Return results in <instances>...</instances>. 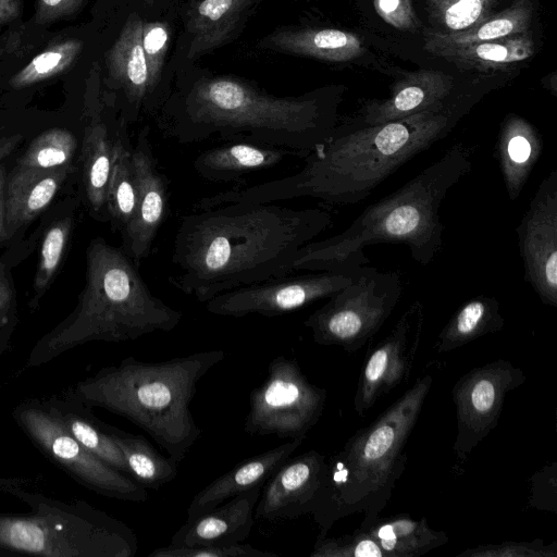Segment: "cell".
<instances>
[{"instance_id":"1","label":"cell","mask_w":557,"mask_h":557,"mask_svg":"<svg viewBox=\"0 0 557 557\" xmlns=\"http://www.w3.org/2000/svg\"><path fill=\"white\" fill-rule=\"evenodd\" d=\"M171 91L156 115L158 128L184 145L212 136L297 151L323 144L338 123L342 86L280 97L234 75L174 58Z\"/></svg>"},{"instance_id":"2","label":"cell","mask_w":557,"mask_h":557,"mask_svg":"<svg viewBox=\"0 0 557 557\" xmlns=\"http://www.w3.org/2000/svg\"><path fill=\"white\" fill-rule=\"evenodd\" d=\"M332 224L329 211L275 202H228L182 215L169 282L206 302L292 272L298 250Z\"/></svg>"},{"instance_id":"3","label":"cell","mask_w":557,"mask_h":557,"mask_svg":"<svg viewBox=\"0 0 557 557\" xmlns=\"http://www.w3.org/2000/svg\"><path fill=\"white\" fill-rule=\"evenodd\" d=\"M479 100L467 98L377 125L347 128L337 123L295 174L203 197L194 208L302 197L338 206L358 203L400 166L445 138Z\"/></svg>"},{"instance_id":"4","label":"cell","mask_w":557,"mask_h":557,"mask_svg":"<svg viewBox=\"0 0 557 557\" xmlns=\"http://www.w3.org/2000/svg\"><path fill=\"white\" fill-rule=\"evenodd\" d=\"M471 150L457 143L403 186L368 206L342 233L302 246L295 271H352L369 263V245L404 244L428 265L443 246L440 209L448 191L472 169Z\"/></svg>"},{"instance_id":"5","label":"cell","mask_w":557,"mask_h":557,"mask_svg":"<svg viewBox=\"0 0 557 557\" xmlns=\"http://www.w3.org/2000/svg\"><path fill=\"white\" fill-rule=\"evenodd\" d=\"M225 357L222 349L161 362L126 357L66 392L85 405L119 414L148 433L177 465L200 436L190 411L198 382Z\"/></svg>"},{"instance_id":"6","label":"cell","mask_w":557,"mask_h":557,"mask_svg":"<svg viewBox=\"0 0 557 557\" xmlns=\"http://www.w3.org/2000/svg\"><path fill=\"white\" fill-rule=\"evenodd\" d=\"M182 319V311L152 294L123 250L98 238L88 249L86 285L76 309L35 344L26 366L40 367L89 342L170 332Z\"/></svg>"},{"instance_id":"7","label":"cell","mask_w":557,"mask_h":557,"mask_svg":"<svg viewBox=\"0 0 557 557\" xmlns=\"http://www.w3.org/2000/svg\"><path fill=\"white\" fill-rule=\"evenodd\" d=\"M423 375L377 419L356 432L325 461L321 488L312 511L318 537L348 516L363 515L360 527L375 520L404 472L405 447L432 386Z\"/></svg>"},{"instance_id":"8","label":"cell","mask_w":557,"mask_h":557,"mask_svg":"<svg viewBox=\"0 0 557 557\" xmlns=\"http://www.w3.org/2000/svg\"><path fill=\"white\" fill-rule=\"evenodd\" d=\"M0 492L29 507L0 512V549L44 557H134L138 539L123 521L83 499L42 493L29 478H0Z\"/></svg>"},{"instance_id":"9","label":"cell","mask_w":557,"mask_h":557,"mask_svg":"<svg viewBox=\"0 0 557 557\" xmlns=\"http://www.w3.org/2000/svg\"><path fill=\"white\" fill-rule=\"evenodd\" d=\"M401 274L364 264L356 277L313 311L304 325L319 345L355 352L383 326L403 295Z\"/></svg>"},{"instance_id":"10","label":"cell","mask_w":557,"mask_h":557,"mask_svg":"<svg viewBox=\"0 0 557 557\" xmlns=\"http://www.w3.org/2000/svg\"><path fill=\"white\" fill-rule=\"evenodd\" d=\"M12 416L42 455L86 488L125 502L148 499L146 487L79 444L52 414L45 400H24L14 408Z\"/></svg>"},{"instance_id":"11","label":"cell","mask_w":557,"mask_h":557,"mask_svg":"<svg viewBox=\"0 0 557 557\" xmlns=\"http://www.w3.org/2000/svg\"><path fill=\"white\" fill-rule=\"evenodd\" d=\"M326 391L312 384L294 358L277 356L265 380L249 396L244 430L258 436L302 438L320 420Z\"/></svg>"},{"instance_id":"12","label":"cell","mask_w":557,"mask_h":557,"mask_svg":"<svg viewBox=\"0 0 557 557\" xmlns=\"http://www.w3.org/2000/svg\"><path fill=\"white\" fill-rule=\"evenodd\" d=\"M360 269L272 277L219 294L206 301V310L215 315L233 318L282 315L329 298L351 283Z\"/></svg>"},{"instance_id":"13","label":"cell","mask_w":557,"mask_h":557,"mask_svg":"<svg viewBox=\"0 0 557 557\" xmlns=\"http://www.w3.org/2000/svg\"><path fill=\"white\" fill-rule=\"evenodd\" d=\"M525 379L522 369L498 359L470 370L455 383L457 435L453 450L459 462L496 428L507 394Z\"/></svg>"},{"instance_id":"14","label":"cell","mask_w":557,"mask_h":557,"mask_svg":"<svg viewBox=\"0 0 557 557\" xmlns=\"http://www.w3.org/2000/svg\"><path fill=\"white\" fill-rule=\"evenodd\" d=\"M487 90L479 82H461L436 69L404 72L391 85L386 98L367 100L338 125L355 128L383 124L467 98L480 99Z\"/></svg>"},{"instance_id":"15","label":"cell","mask_w":557,"mask_h":557,"mask_svg":"<svg viewBox=\"0 0 557 557\" xmlns=\"http://www.w3.org/2000/svg\"><path fill=\"white\" fill-rule=\"evenodd\" d=\"M523 278L546 306L557 307V170L540 183L516 227Z\"/></svg>"},{"instance_id":"16","label":"cell","mask_w":557,"mask_h":557,"mask_svg":"<svg viewBox=\"0 0 557 557\" xmlns=\"http://www.w3.org/2000/svg\"><path fill=\"white\" fill-rule=\"evenodd\" d=\"M424 325V308L412 301L389 333L364 359L355 396V411L363 417L376 401L411 375Z\"/></svg>"},{"instance_id":"17","label":"cell","mask_w":557,"mask_h":557,"mask_svg":"<svg viewBox=\"0 0 557 557\" xmlns=\"http://www.w3.org/2000/svg\"><path fill=\"white\" fill-rule=\"evenodd\" d=\"M149 139L143 127L132 148V164L137 185V207L131 223L123 230V251L137 264L146 259L169 211V180L159 170Z\"/></svg>"},{"instance_id":"18","label":"cell","mask_w":557,"mask_h":557,"mask_svg":"<svg viewBox=\"0 0 557 557\" xmlns=\"http://www.w3.org/2000/svg\"><path fill=\"white\" fill-rule=\"evenodd\" d=\"M262 0H188L175 58L195 62L239 36Z\"/></svg>"},{"instance_id":"19","label":"cell","mask_w":557,"mask_h":557,"mask_svg":"<svg viewBox=\"0 0 557 557\" xmlns=\"http://www.w3.org/2000/svg\"><path fill=\"white\" fill-rule=\"evenodd\" d=\"M325 461L326 457L313 449L287 458L262 486L255 508L256 518L274 521L311 515Z\"/></svg>"},{"instance_id":"20","label":"cell","mask_w":557,"mask_h":557,"mask_svg":"<svg viewBox=\"0 0 557 557\" xmlns=\"http://www.w3.org/2000/svg\"><path fill=\"white\" fill-rule=\"evenodd\" d=\"M144 21L140 12H132L106 57L109 83L112 89L121 94V120L125 123L156 116L141 41Z\"/></svg>"},{"instance_id":"21","label":"cell","mask_w":557,"mask_h":557,"mask_svg":"<svg viewBox=\"0 0 557 557\" xmlns=\"http://www.w3.org/2000/svg\"><path fill=\"white\" fill-rule=\"evenodd\" d=\"M424 50L453 64L472 78L513 76L537 53L540 37L534 29L504 38L467 45L423 42Z\"/></svg>"},{"instance_id":"22","label":"cell","mask_w":557,"mask_h":557,"mask_svg":"<svg viewBox=\"0 0 557 557\" xmlns=\"http://www.w3.org/2000/svg\"><path fill=\"white\" fill-rule=\"evenodd\" d=\"M257 47L336 64L366 65L367 61H374L373 52L360 35L335 27H280L263 36Z\"/></svg>"},{"instance_id":"23","label":"cell","mask_w":557,"mask_h":557,"mask_svg":"<svg viewBox=\"0 0 557 557\" xmlns=\"http://www.w3.org/2000/svg\"><path fill=\"white\" fill-rule=\"evenodd\" d=\"M262 487L243 492L225 504L186 519L174 533L171 546H201L244 542L255 524V508Z\"/></svg>"},{"instance_id":"24","label":"cell","mask_w":557,"mask_h":557,"mask_svg":"<svg viewBox=\"0 0 557 557\" xmlns=\"http://www.w3.org/2000/svg\"><path fill=\"white\" fill-rule=\"evenodd\" d=\"M543 147V136L530 121L517 113L504 116L495 140L494 156L511 201L522 193L542 156Z\"/></svg>"},{"instance_id":"25","label":"cell","mask_w":557,"mask_h":557,"mask_svg":"<svg viewBox=\"0 0 557 557\" xmlns=\"http://www.w3.org/2000/svg\"><path fill=\"white\" fill-rule=\"evenodd\" d=\"M302 442V438L289 440L244 460L213 480L193 497L187 508V519L206 512L243 492L262 487Z\"/></svg>"},{"instance_id":"26","label":"cell","mask_w":557,"mask_h":557,"mask_svg":"<svg viewBox=\"0 0 557 557\" xmlns=\"http://www.w3.org/2000/svg\"><path fill=\"white\" fill-rule=\"evenodd\" d=\"M288 157L301 158L297 151L287 148L231 141L202 151L193 164L196 173L206 181L231 182L276 166Z\"/></svg>"},{"instance_id":"27","label":"cell","mask_w":557,"mask_h":557,"mask_svg":"<svg viewBox=\"0 0 557 557\" xmlns=\"http://www.w3.org/2000/svg\"><path fill=\"white\" fill-rule=\"evenodd\" d=\"M70 172L71 165L14 170L4 188L8 237L49 206Z\"/></svg>"},{"instance_id":"28","label":"cell","mask_w":557,"mask_h":557,"mask_svg":"<svg viewBox=\"0 0 557 557\" xmlns=\"http://www.w3.org/2000/svg\"><path fill=\"white\" fill-rule=\"evenodd\" d=\"M45 403L63 428L79 444L106 463L131 478L128 466L121 449L106 430V423L94 416L91 407L66 391L45 399Z\"/></svg>"},{"instance_id":"29","label":"cell","mask_w":557,"mask_h":557,"mask_svg":"<svg viewBox=\"0 0 557 557\" xmlns=\"http://www.w3.org/2000/svg\"><path fill=\"white\" fill-rule=\"evenodd\" d=\"M379 545L384 557H418L448 542L444 531L430 528L425 518L406 515L380 516L366 527H359Z\"/></svg>"},{"instance_id":"30","label":"cell","mask_w":557,"mask_h":557,"mask_svg":"<svg viewBox=\"0 0 557 557\" xmlns=\"http://www.w3.org/2000/svg\"><path fill=\"white\" fill-rule=\"evenodd\" d=\"M119 127L113 132L96 113L84 129L82 141L83 183L90 209L96 214L107 212V190L111 174Z\"/></svg>"},{"instance_id":"31","label":"cell","mask_w":557,"mask_h":557,"mask_svg":"<svg viewBox=\"0 0 557 557\" xmlns=\"http://www.w3.org/2000/svg\"><path fill=\"white\" fill-rule=\"evenodd\" d=\"M505 325L495 297L478 295L465 301L444 325L433 346L436 352H448Z\"/></svg>"},{"instance_id":"32","label":"cell","mask_w":557,"mask_h":557,"mask_svg":"<svg viewBox=\"0 0 557 557\" xmlns=\"http://www.w3.org/2000/svg\"><path fill=\"white\" fill-rule=\"evenodd\" d=\"M537 13V0H512L507 7L469 29L448 35L423 30V42L467 45L504 38L534 29Z\"/></svg>"},{"instance_id":"33","label":"cell","mask_w":557,"mask_h":557,"mask_svg":"<svg viewBox=\"0 0 557 557\" xmlns=\"http://www.w3.org/2000/svg\"><path fill=\"white\" fill-rule=\"evenodd\" d=\"M121 449L131 478L146 488L159 490L177 474V463L161 455L144 436L104 424Z\"/></svg>"},{"instance_id":"34","label":"cell","mask_w":557,"mask_h":557,"mask_svg":"<svg viewBox=\"0 0 557 557\" xmlns=\"http://www.w3.org/2000/svg\"><path fill=\"white\" fill-rule=\"evenodd\" d=\"M132 145L122 123L114 146L107 190V213L121 232L131 223L137 207V185L132 164Z\"/></svg>"},{"instance_id":"35","label":"cell","mask_w":557,"mask_h":557,"mask_svg":"<svg viewBox=\"0 0 557 557\" xmlns=\"http://www.w3.org/2000/svg\"><path fill=\"white\" fill-rule=\"evenodd\" d=\"M418 1L429 25L423 30L442 35L469 29L505 8V0Z\"/></svg>"},{"instance_id":"36","label":"cell","mask_w":557,"mask_h":557,"mask_svg":"<svg viewBox=\"0 0 557 557\" xmlns=\"http://www.w3.org/2000/svg\"><path fill=\"white\" fill-rule=\"evenodd\" d=\"M172 37V24L169 20L145 18L141 41L148 71L149 95L156 115L171 91L172 81L164 72Z\"/></svg>"},{"instance_id":"37","label":"cell","mask_w":557,"mask_h":557,"mask_svg":"<svg viewBox=\"0 0 557 557\" xmlns=\"http://www.w3.org/2000/svg\"><path fill=\"white\" fill-rule=\"evenodd\" d=\"M79 39H67L48 47L11 78L15 89L49 79L69 69L83 49Z\"/></svg>"},{"instance_id":"38","label":"cell","mask_w":557,"mask_h":557,"mask_svg":"<svg viewBox=\"0 0 557 557\" xmlns=\"http://www.w3.org/2000/svg\"><path fill=\"white\" fill-rule=\"evenodd\" d=\"M76 144L71 132L59 127L48 129L32 141L18 160V166L54 169L70 165Z\"/></svg>"},{"instance_id":"39","label":"cell","mask_w":557,"mask_h":557,"mask_svg":"<svg viewBox=\"0 0 557 557\" xmlns=\"http://www.w3.org/2000/svg\"><path fill=\"white\" fill-rule=\"evenodd\" d=\"M71 227L72 220L70 218L62 219L51 225L44 237L34 282L35 295L30 302L32 309L36 308L40 297L55 275L69 243Z\"/></svg>"},{"instance_id":"40","label":"cell","mask_w":557,"mask_h":557,"mask_svg":"<svg viewBox=\"0 0 557 557\" xmlns=\"http://www.w3.org/2000/svg\"><path fill=\"white\" fill-rule=\"evenodd\" d=\"M310 557H384L375 541L358 528L338 537H317Z\"/></svg>"},{"instance_id":"41","label":"cell","mask_w":557,"mask_h":557,"mask_svg":"<svg viewBox=\"0 0 557 557\" xmlns=\"http://www.w3.org/2000/svg\"><path fill=\"white\" fill-rule=\"evenodd\" d=\"M557 542L545 545L541 539L533 541H504L498 544L467 548L457 557H556Z\"/></svg>"},{"instance_id":"42","label":"cell","mask_w":557,"mask_h":557,"mask_svg":"<svg viewBox=\"0 0 557 557\" xmlns=\"http://www.w3.org/2000/svg\"><path fill=\"white\" fill-rule=\"evenodd\" d=\"M148 557H278L249 544H221L201 546H163L152 550Z\"/></svg>"},{"instance_id":"43","label":"cell","mask_w":557,"mask_h":557,"mask_svg":"<svg viewBox=\"0 0 557 557\" xmlns=\"http://www.w3.org/2000/svg\"><path fill=\"white\" fill-rule=\"evenodd\" d=\"M372 3L377 16L396 30L409 34L423 32L424 24L413 0H372Z\"/></svg>"},{"instance_id":"44","label":"cell","mask_w":557,"mask_h":557,"mask_svg":"<svg viewBox=\"0 0 557 557\" xmlns=\"http://www.w3.org/2000/svg\"><path fill=\"white\" fill-rule=\"evenodd\" d=\"M556 466L553 461L532 475L530 506L556 512Z\"/></svg>"},{"instance_id":"45","label":"cell","mask_w":557,"mask_h":557,"mask_svg":"<svg viewBox=\"0 0 557 557\" xmlns=\"http://www.w3.org/2000/svg\"><path fill=\"white\" fill-rule=\"evenodd\" d=\"M14 326L13 290L5 269L0 263V356L9 348Z\"/></svg>"},{"instance_id":"46","label":"cell","mask_w":557,"mask_h":557,"mask_svg":"<svg viewBox=\"0 0 557 557\" xmlns=\"http://www.w3.org/2000/svg\"><path fill=\"white\" fill-rule=\"evenodd\" d=\"M85 0H37L35 21L37 24L51 23L74 14Z\"/></svg>"},{"instance_id":"47","label":"cell","mask_w":557,"mask_h":557,"mask_svg":"<svg viewBox=\"0 0 557 557\" xmlns=\"http://www.w3.org/2000/svg\"><path fill=\"white\" fill-rule=\"evenodd\" d=\"M21 13V0H0V26Z\"/></svg>"},{"instance_id":"48","label":"cell","mask_w":557,"mask_h":557,"mask_svg":"<svg viewBox=\"0 0 557 557\" xmlns=\"http://www.w3.org/2000/svg\"><path fill=\"white\" fill-rule=\"evenodd\" d=\"M4 188H5V171L0 165V242L8 237L5 226V200H4Z\"/></svg>"},{"instance_id":"49","label":"cell","mask_w":557,"mask_h":557,"mask_svg":"<svg viewBox=\"0 0 557 557\" xmlns=\"http://www.w3.org/2000/svg\"><path fill=\"white\" fill-rule=\"evenodd\" d=\"M21 138V135H13L0 139V160H2L12 152V150L16 147Z\"/></svg>"},{"instance_id":"50","label":"cell","mask_w":557,"mask_h":557,"mask_svg":"<svg viewBox=\"0 0 557 557\" xmlns=\"http://www.w3.org/2000/svg\"><path fill=\"white\" fill-rule=\"evenodd\" d=\"M146 3H148L149 5H153L154 3H160L161 1H164V0H144Z\"/></svg>"}]
</instances>
